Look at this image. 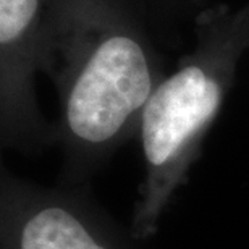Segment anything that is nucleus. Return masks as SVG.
Here are the masks:
<instances>
[{"label": "nucleus", "mask_w": 249, "mask_h": 249, "mask_svg": "<svg viewBox=\"0 0 249 249\" xmlns=\"http://www.w3.org/2000/svg\"><path fill=\"white\" fill-rule=\"evenodd\" d=\"M0 170V249H136L88 185L46 188Z\"/></svg>", "instance_id": "2"}, {"label": "nucleus", "mask_w": 249, "mask_h": 249, "mask_svg": "<svg viewBox=\"0 0 249 249\" xmlns=\"http://www.w3.org/2000/svg\"><path fill=\"white\" fill-rule=\"evenodd\" d=\"M37 10V0H0V42L21 37Z\"/></svg>", "instance_id": "3"}, {"label": "nucleus", "mask_w": 249, "mask_h": 249, "mask_svg": "<svg viewBox=\"0 0 249 249\" xmlns=\"http://www.w3.org/2000/svg\"><path fill=\"white\" fill-rule=\"evenodd\" d=\"M156 91L149 62L138 42L124 36L104 41L83 65L65 104L68 156L65 185H88L129 120Z\"/></svg>", "instance_id": "1"}]
</instances>
